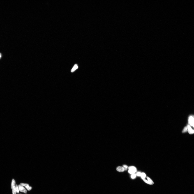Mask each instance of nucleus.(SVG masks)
<instances>
[{
    "label": "nucleus",
    "mask_w": 194,
    "mask_h": 194,
    "mask_svg": "<svg viewBox=\"0 0 194 194\" xmlns=\"http://www.w3.org/2000/svg\"><path fill=\"white\" fill-rule=\"evenodd\" d=\"M156 135L157 133L155 129L153 128H150L143 139L142 142V144L144 145L147 144L152 139L154 138Z\"/></svg>",
    "instance_id": "f257e3e1"
},
{
    "label": "nucleus",
    "mask_w": 194,
    "mask_h": 194,
    "mask_svg": "<svg viewBox=\"0 0 194 194\" xmlns=\"http://www.w3.org/2000/svg\"><path fill=\"white\" fill-rule=\"evenodd\" d=\"M2 113V111L1 107H0V117L1 116V115Z\"/></svg>",
    "instance_id": "f03ea898"
}]
</instances>
